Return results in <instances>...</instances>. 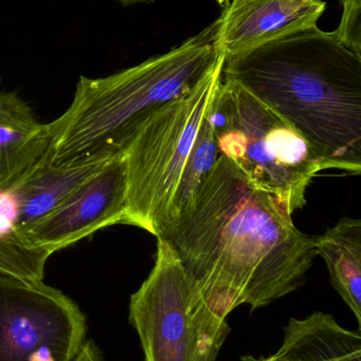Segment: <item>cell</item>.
<instances>
[{
  "instance_id": "obj_21",
  "label": "cell",
  "mask_w": 361,
  "mask_h": 361,
  "mask_svg": "<svg viewBox=\"0 0 361 361\" xmlns=\"http://www.w3.org/2000/svg\"><path fill=\"white\" fill-rule=\"evenodd\" d=\"M341 4H345V2H347L348 0H341Z\"/></svg>"
},
{
  "instance_id": "obj_20",
  "label": "cell",
  "mask_w": 361,
  "mask_h": 361,
  "mask_svg": "<svg viewBox=\"0 0 361 361\" xmlns=\"http://www.w3.org/2000/svg\"><path fill=\"white\" fill-rule=\"evenodd\" d=\"M216 1H218L220 6H225V8L230 4V0H216Z\"/></svg>"
},
{
  "instance_id": "obj_4",
  "label": "cell",
  "mask_w": 361,
  "mask_h": 361,
  "mask_svg": "<svg viewBox=\"0 0 361 361\" xmlns=\"http://www.w3.org/2000/svg\"><path fill=\"white\" fill-rule=\"evenodd\" d=\"M211 118L220 154L292 214L307 204L314 178L330 169L288 121L232 80H220Z\"/></svg>"
},
{
  "instance_id": "obj_9",
  "label": "cell",
  "mask_w": 361,
  "mask_h": 361,
  "mask_svg": "<svg viewBox=\"0 0 361 361\" xmlns=\"http://www.w3.org/2000/svg\"><path fill=\"white\" fill-rule=\"evenodd\" d=\"M324 0H232L218 18L225 57L251 50L297 30L317 25Z\"/></svg>"
},
{
  "instance_id": "obj_17",
  "label": "cell",
  "mask_w": 361,
  "mask_h": 361,
  "mask_svg": "<svg viewBox=\"0 0 361 361\" xmlns=\"http://www.w3.org/2000/svg\"><path fill=\"white\" fill-rule=\"evenodd\" d=\"M73 361H106L99 348L91 341H85L80 353Z\"/></svg>"
},
{
  "instance_id": "obj_11",
  "label": "cell",
  "mask_w": 361,
  "mask_h": 361,
  "mask_svg": "<svg viewBox=\"0 0 361 361\" xmlns=\"http://www.w3.org/2000/svg\"><path fill=\"white\" fill-rule=\"evenodd\" d=\"M112 158L74 165H54L49 152L48 156L8 193L14 204V221L10 231L18 237L67 199L85 180L101 171Z\"/></svg>"
},
{
  "instance_id": "obj_10",
  "label": "cell",
  "mask_w": 361,
  "mask_h": 361,
  "mask_svg": "<svg viewBox=\"0 0 361 361\" xmlns=\"http://www.w3.org/2000/svg\"><path fill=\"white\" fill-rule=\"evenodd\" d=\"M49 124L13 92H0V195H8L50 152Z\"/></svg>"
},
{
  "instance_id": "obj_15",
  "label": "cell",
  "mask_w": 361,
  "mask_h": 361,
  "mask_svg": "<svg viewBox=\"0 0 361 361\" xmlns=\"http://www.w3.org/2000/svg\"><path fill=\"white\" fill-rule=\"evenodd\" d=\"M51 255L30 247L12 231L0 235V274L25 280L42 281L45 267Z\"/></svg>"
},
{
  "instance_id": "obj_18",
  "label": "cell",
  "mask_w": 361,
  "mask_h": 361,
  "mask_svg": "<svg viewBox=\"0 0 361 361\" xmlns=\"http://www.w3.org/2000/svg\"><path fill=\"white\" fill-rule=\"evenodd\" d=\"M123 6H133V4H148L153 2L154 0H119Z\"/></svg>"
},
{
  "instance_id": "obj_7",
  "label": "cell",
  "mask_w": 361,
  "mask_h": 361,
  "mask_svg": "<svg viewBox=\"0 0 361 361\" xmlns=\"http://www.w3.org/2000/svg\"><path fill=\"white\" fill-rule=\"evenodd\" d=\"M86 333V317L61 290L0 274V361H73Z\"/></svg>"
},
{
  "instance_id": "obj_6",
  "label": "cell",
  "mask_w": 361,
  "mask_h": 361,
  "mask_svg": "<svg viewBox=\"0 0 361 361\" xmlns=\"http://www.w3.org/2000/svg\"><path fill=\"white\" fill-rule=\"evenodd\" d=\"M157 240L154 267L129 301L144 361H216L230 333L227 318L195 297L175 252Z\"/></svg>"
},
{
  "instance_id": "obj_2",
  "label": "cell",
  "mask_w": 361,
  "mask_h": 361,
  "mask_svg": "<svg viewBox=\"0 0 361 361\" xmlns=\"http://www.w3.org/2000/svg\"><path fill=\"white\" fill-rule=\"evenodd\" d=\"M232 80L288 121L330 169L361 173V54L316 25L226 57Z\"/></svg>"
},
{
  "instance_id": "obj_19",
  "label": "cell",
  "mask_w": 361,
  "mask_h": 361,
  "mask_svg": "<svg viewBox=\"0 0 361 361\" xmlns=\"http://www.w3.org/2000/svg\"><path fill=\"white\" fill-rule=\"evenodd\" d=\"M341 361H361V352H356L353 355L349 356V357Z\"/></svg>"
},
{
  "instance_id": "obj_8",
  "label": "cell",
  "mask_w": 361,
  "mask_h": 361,
  "mask_svg": "<svg viewBox=\"0 0 361 361\" xmlns=\"http://www.w3.org/2000/svg\"><path fill=\"white\" fill-rule=\"evenodd\" d=\"M126 191V162L124 154H119L54 209L23 231L19 240L52 255L100 229L123 224Z\"/></svg>"
},
{
  "instance_id": "obj_1",
  "label": "cell",
  "mask_w": 361,
  "mask_h": 361,
  "mask_svg": "<svg viewBox=\"0 0 361 361\" xmlns=\"http://www.w3.org/2000/svg\"><path fill=\"white\" fill-rule=\"evenodd\" d=\"M292 216L220 154L190 207L156 238L175 252L195 297L228 318L239 305L254 311L302 286L316 237L299 231Z\"/></svg>"
},
{
  "instance_id": "obj_5",
  "label": "cell",
  "mask_w": 361,
  "mask_h": 361,
  "mask_svg": "<svg viewBox=\"0 0 361 361\" xmlns=\"http://www.w3.org/2000/svg\"><path fill=\"white\" fill-rule=\"evenodd\" d=\"M225 54L187 94L155 112L125 150L126 214L123 224L158 235L203 118L222 80Z\"/></svg>"
},
{
  "instance_id": "obj_14",
  "label": "cell",
  "mask_w": 361,
  "mask_h": 361,
  "mask_svg": "<svg viewBox=\"0 0 361 361\" xmlns=\"http://www.w3.org/2000/svg\"><path fill=\"white\" fill-rule=\"evenodd\" d=\"M220 154L213 123H212L211 106H210L209 111L201 123V128L193 144L192 150L184 165L179 184L174 195L167 225L180 212L190 207L199 187L213 171Z\"/></svg>"
},
{
  "instance_id": "obj_3",
  "label": "cell",
  "mask_w": 361,
  "mask_h": 361,
  "mask_svg": "<svg viewBox=\"0 0 361 361\" xmlns=\"http://www.w3.org/2000/svg\"><path fill=\"white\" fill-rule=\"evenodd\" d=\"M218 19L177 48L101 78L81 76L71 105L53 122L50 159L74 165L124 154L144 123L190 92L224 52Z\"/></svg>"
},
{
  "instance_id": "obj_16",
  "label": "cell",
  "mask_w": 361,
  "mask_h": 361,
  "mask_svg": "<svg viewBox=\"0 0 361 361\" xmlns=\"http://www.w3.org/2000/svg\"><path fill=\"white\" fill-rule=\"evenodd\" d=\"M343 6V18L334 32L345 46L361 54V0H348Z\"/></svg>"
},
{
  "instance_id": "obj_13",
  "label": "cell",
  "mask_w": 361,
  "mask_h": 361,
  "mask_svg": "<svg viewBox=\"0 0 361 361\" xmlns=\"http://www.w3.org/2000/svg\"><path fill=\"white\" fill-rule=\"evenodd\" d=\"M316 252L330 271L333 288L361 326V220L343 218L316 237Z\"/></svg>"
},
{
  "instance_id": "obj_12",
  "label": "cell",
  "mask_w": 361,
  "mask_h": 361,
  "mask_svg": "<svg viewBox=\"0 0 361 361\" xmlns=\"http://www.w3.org/2000/svg\"><path fill=\"white\" fill-rule=\"evenodd\" d=\"M356 352H361L360 329L348 330L330 314L316 312L288 322L277 353L268 357L244 356L242 361H341Z\"/></svg>"
}]
</instances>
